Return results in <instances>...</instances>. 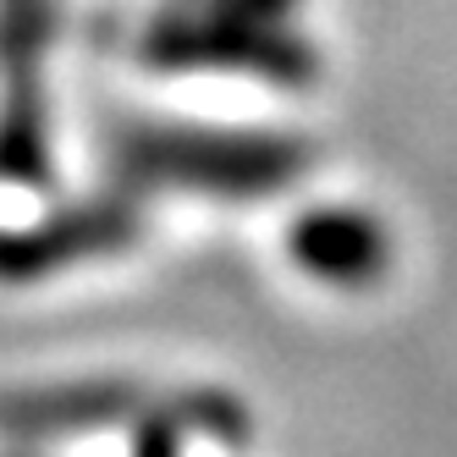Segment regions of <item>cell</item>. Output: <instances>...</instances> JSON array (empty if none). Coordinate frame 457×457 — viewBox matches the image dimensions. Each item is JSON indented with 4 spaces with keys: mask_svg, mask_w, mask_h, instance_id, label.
<instances>
[{
    "mask_svg": "<svg viewBox=\"0 0 457 457\" xmlns=\"http://www.w3.org/2000/svg\"><path fill=\"white\" fill-rule=\"evenodd\" d=\"M127 237H133V210L127 204H83V210H67V215L34 226V232L0 237V276L28 281V276L72 265V259L105 253V248H116Z\"/></svg>",
    "mask_w": 457,
    "mask_h": 457,
    "instance_id": "3",
    "label": "cell"
},
{
    "mask_svg": "<svg viewBox=\"0 0 457 457\" xmlns=\"http://www.w3.org/2000/svg\"><path fill=\"white\" fill-rule=\"evenodd\" d=\"M292 259L337 287H364L386 270V232L358 210H314L292 226Z\"/></svg>",
    "mask_w": 457,
    "mask_h": 457,
    "instance_id": "4",
    "label": "cell"
},
{
    "mask_svg": "<svg viewBox=\"0 0 457 457\" xmlns=\"http://www.w3.org/2000/svg\"><path fill=\"white\" fill-rule=\"evenodd\" d=\"M121 166L144 182H182L204 193H270L303 171V149L292 138L253 133H177V127H138L121 138Z\"/></svg>",
    "mask_w": 457,
    "mask_h": 457,
    "instance_id": "1",
    "label": "cell"
},
{
    "mask_svg": "<svg viewBox=\"0 0 457 457\" xmlns=\"http://www.w3.org/2000/svg\"><path fill=\"white\" fill-rule=\"evenodd\" d=\"M154 61L160 67H220V61H237L248 72H265L281 83H303L309 78V55L281 39L270 22H237V17H204L193 28H166L154 34Z\"/></svg>",
    "mask_w": 457,
    "mask_h": 457,
    "instance_id": "2",
    "label": "cell"
},
{
    "mask_svg": "<svg viewBox=\"0 0 457 457\" xmlns=\"http://www.w3.org/2000/svg\"><path fill=\"white\" fill-rule=\"evenodd\" d=\"M127 391L121 386H78V391H45V397L17 403V424H39V430H67V424H105L111 413H121Z\"/></svg>",
    "mask_w": 457,
    "mask_h": 457,
    "instance_id": "5",
    "label": "cell"
},
{
    "mask_svg": "<svg viewBox=\"0 0 457 457\" xmlns=\"http://www.w3.org/2000/svg\"><path fill=\"white\" fill-rule=\"evenodd\" d=\"M138 457H171V430H149L144 446H138Z\"/></svg>",
    "mask_w": 457,
    "mask_h": 457,
    "instance_id": "6",
    "label": "cell"
}]
</instances>
